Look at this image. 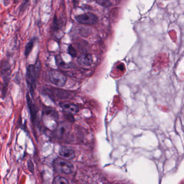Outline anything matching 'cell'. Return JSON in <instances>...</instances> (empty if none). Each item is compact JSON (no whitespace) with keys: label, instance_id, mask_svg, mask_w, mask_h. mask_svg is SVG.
I'll list each match as a JSON object with an SVG mask.
<instances>
[{"label":"cell","instance_id":"13","mask_svg":"<svg viewBox=\"0 0 184 184\" xmlns=\"http://www.w3.org/2000/svg\"><path fill=\"white\" fill-rule=\"evenodd\" d=\"M97 4L104 7H109L111 5L110 0H96Z\"/></svg>","mask_w":184,"mask_h":184},{"label":"cell","instance_id":"11","mask_svg":"<svg viewBox=\"0 0 184 184\" xmlns=\"http://www.w3.org/2000/svg\"><path fill=\"white\" fill-rule=\"evenodd\" d=\"M37 40L36 37H34L29 42L26 43L25 46V50H24V55L26 57V58H28V56L30 55V54L31 52L33 47L34 46V43H36Z\"/></svg>","mask_w":184,"mask_h":184},{"label":"cell","instance_id":"3","mask_svg":"<svg viewBox=\"0 0 184 184\" xmlns=\"http://www.w3.org/2000/svg\"><path fill=\"white\" fill-rule=\"evenodd\" d=\"M54 170L59 173L69 174L73 172L74 166L72 163L61 158H57L53 163Z\"/></svg>","mask_w":184,"mask_h":184},{"label":"cell","instance_id":"9","mask_svg":"<svg viewBox=\"0 0 184 184\" xmlns=\"http://www.w3.org/2000/svg\"><path fill=\"white\" fill-rule=\"evenodd\" d=\"M78 63L82 66H91L93 63V57L90 53H83L78 58Z\"/></svg>","mask_w":184,"mask_h":184},{"label":"cell","instance_id":"17","mask_svg":"<svg viewBox=\"0 0 184 184\" xmlns=\"http://www.w3.org/2000/svg\"><path fill=\"white\" fill-rule=\"evenodd\" d=\"M90 34V33H88V30L87 29L84 28V29H82V31H81V34L83 36L86 37L87 36H88Z\"/></svg>","mask_w":184,"mask_h":184},{"label":"cell","instance_id":"8","mask_svg":"<svg viewBox=\"0 0 184 184\" xmlns=\"http://www.w3.org/2000/svg\"><path fill=\"white\" fill-rule=\"evenodd\" d=\"M59 153L63 158L70 160L75 157V152L71 147L66 146H62L59 150Z\"/></svg>","mask_w":184,"mask_h":184},{"label":"cell","instance_id":"1","mask_svg":"<svg viewBox=\"0 0 184 184\" xmlns=\"http://www.w3.org/2000/svg\"><path fill=\"white\" fill-rule=\"evenodd\" d=\"M40 61H37L35 65L30 64L26 68L25 75L26 84L32 97L36 88V83L40 71Z\"/></svg>","mask_w":184,"mask_h":184},{"label":"cell","instance_id":"6","mask_svg":"<svg viewBox=\"0 0 184 184\" xmlns=\"http://www.w3.org/2000/svg\"><path fill=\"white\" fill-rule=\"evenodd\" d=\"M26 99L28 107L29 108V111H30L31 120L32 124L34 125L35 121L36 120L37 112H38L37 107L35 105L34 103L33 102L30 96L29 93H27L26 94Z\"/></svg>","mask_w":184,"mask_h":184},{"label":"cell","instance_id":"16","mask_svg":"<svg viewBox=\"0 0 184 184\" xmlns=\"http://www.w3.org/2000/svg\"><path fill=\"white\" fill-rule=\"evenodd\" d=\"M29 0H23V2L21 5L19 7V11L20 12H23L26 9V7L28 5Z\"/></svg>","mask_w":184,"mask_h":184},{"label":"cell","instance_id":"7","mask_svg":"<svg viewBox=\"0 0 184 184\" xmlns=\"http://www.w3.org/2000/svg\"><path fill=\"white\" fill-rule=\"evenodd\" d=\"M60 106L67 114L74 115L79 111L78 107L75 104L68 102L60 103Z\"/></svg>","mask_w":184,"mask_h":184},{"label":"cell","instance_id":"15","mask_svg":"<svg viewBox=\"0 0 184 184\" xmlns=\"http://www.w3.org/2000/svg\"><path fill=\"white\" fill-rule=\"evenodd\" d=\"M68 52L73 57H76L77 55L76 50L72 45L69 46V48H68Z\"/></svg>","mask_w":184,"mask_h":184},{"label":"cell","instance_id":"10","mask_svg":"<svg viewBox=\"0 0 184 184\" xmlns=\"http://www.w3.org/2000/svg\"><path fill=\"white\" fill-rule=\"evenodd\" d=\"M70 127L68 124L66 123H61L58 125L57 130H56V134L57 136L59 137H63L64 135H66L69 133L70 130Z\"/></svg>","mask_w":184,"mask_h":184},{"label":"cell","instance_id":"12","mask_svg":"<svg viewBox=\"0 0 184 184\" xmlns=\"http://www.w3.org/2000/svg\"><path fill=\"white\" fill-rule=\"evenodd\" d=\"M68 180L64 177L56 176L53 179V184H69Z\"/></svg>","mask_w":184,"mask_h":184},{"label":"cell","instance_id":"14","mask_svg":"<svg viewBox=\"0 0 184 184\" xmlns=\"http://www.w3.org/2000/svg\"><path fill=\"white\" fill-rule=\"evenodd\" d=\"M27 166H28V168L29 171L31 174H34V165L32 161L30 159H29L28 161H27Z\"/></svg>","mask_w":184,"mask_h":184},{"label":"cell","instance_id":"4","mask_svg":"<svg viewBox=\"0 0 184 184\" xmlns=\"http://www.w3.org/2000/svg\"><path fill=\"white\" fill-rule=\"evenodd\" d=\"M50 82L57 87H63L66 83V77L61 72L55 70H52L49 73Z\"/></svg>","mask_w":184,"mask_h":184},{"label":"cell","instance_id":"19","mask_svg":"<svg viewBox=\"0 0 184 184\" xmlns=\"http://www.w3.org/2000/svg\"><path fill=\"white\" fill-rule=\"evenodd\" d=\"M72 1L73 2L74 6H76L78 4V3H79V0H72Z\"/></svg>","mask_w":184,"mask_h":184},{"label":"cell","instance_id":"5","mask_svg":"<svg viewBox=\"0 0 184 184\" xmlns=\"http://www.w3.org/2000/svg\"><path fill=\"white\" fill-rule=\"evenodd\" d=\"M76 21L84 25H93L96 23L98 19L97 16L92 13H86L79 15L75 17Z\"/></svg>","mask_w":184,"mask_h":184},{"label":"cell","instance_id":"2","mask_svg":"<svg viewBox=\"0 0 184 184\" xmlns=\"http://www.w3.org/2000/svg\"><path fill=\"white\" fill-rule=\"evenodd\" d=\"M11 66L9 62L6 60L0 61V76L3 80L2 84H0L1 91L3 97H5L8 85L10 80Z\"/></svg>","mask_w":184,"mask_h":184},{"label":"cell","instance_id":"20","mask_svg":"<svg viewBox=\"0 0 184 184\" xmlns=\"http://www.w3.org/2000/svg\"><path fill=\"white\" fill-rule=\"evenodd\" d=\"M13 2L16 3L17 2H18V1H19V0H13Z\"/></svg>","mask_w":184,"mask_h":184},{"label":"cell","instance_id":"18","mask_svg":"<svg viewBox=\"0 0 184 184\" xmlns=\"http://www.w3.org/2000/svg\"><path fill=\"white\" fill-rule=\"evenodd\" d=\"M9 0H4V1H3L4 5L5 7H7L9 4Z\"/></svg>","mask_w":184,"mask_h":184}]
</instances>
